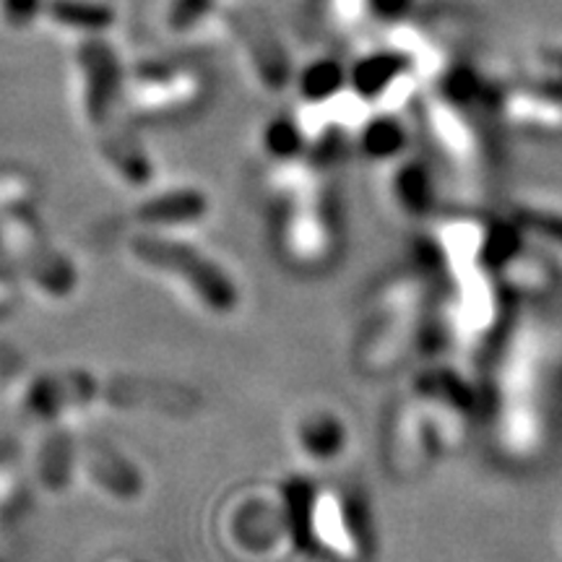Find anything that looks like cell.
Here are the masks:
<instances>
[{
	"label": "cell",
	"instance_id": "6da1fadb",
	"mask_svg": "<svg viewBox=\"0 0 562 562\" xmlns=\"http://www.w3.org/2000/svg\"><path fill=\"white\" fill-rule=\"evenodd\" d=\"M58 19H66L68 24H79V26H108L110 24V13L104 9H97V5H60L58 9Z\"/></svg>",
	"mask_w": 562,
	"mask_h": 562
},
{
	"label": "cell",
	"instance_id": "7a4b0ae2",
	"mask_svg": "<svg viewBox=\"0 0 562 562\" xmlns=\"http://www.w3.org/2000/svg\"><path fill=\"white\" fill-rule=\"evenodd\" d=\"M40 11V0H5V13L13 24H26Z\"/></svg>",
	"mask_w": 562,
	"mask_h": 562
}]
</instances>
